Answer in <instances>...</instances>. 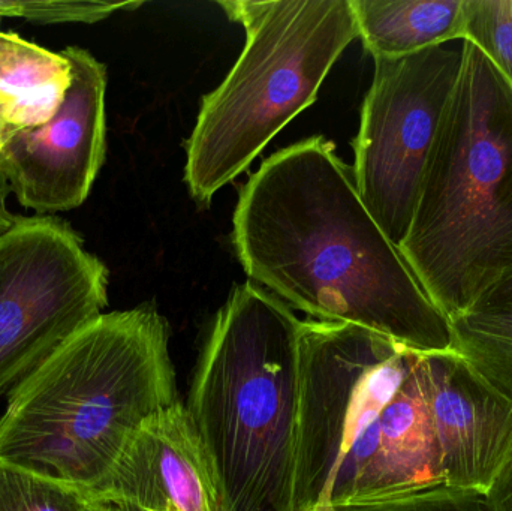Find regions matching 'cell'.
<instances>
[{
    "instance_id": "cell-1",
    "label": "cell",
    "mask_w": 512,
    "mask_h": 511,
    "mask_svg": "<svg viewBox=\"0 0 512 511\" xmlns=\"http://www.w3.org/2000/svg\"><path fill=\"white\" fill-rule=\"evenodd\" d=\"M233 240L252 281L315 320L354 324L418 353L454 351L451 321L324 137L262 162L240 191Z\"/></svg>"
},
{
    "instance_id": "cell-2",
    "label": "cell",
    "mask_w": 512,
    "mask_h": 511,
    "mask_svg": "<svg viewBox=\"0 0 512 511\" xmlns=\"http://www.w3.org/2000/svg\"><path fill=\"white\" fill-rule=\"evenodd\" d=\"M177 402L155 303L102 314L8 393L0 465L95 497L143 423Z\"/></svg>"
},
{
    "instance_id": "cell-3",
    "label": "cell",
    "mask_w": 512,
    "mask_h": 511,
    "mask_svg": "<svg viewBox=\"0 0 512 511\" xmlns=\"http://www.w3.org/2000/svg\"><path fill=\"white\" fill-rule=\"evenodd\" d=\"M399 251L450 321L512 275V90L472 42Z\"/></svg>"
},
{
    "instance_id": "cell-4",
    "label": "cell",
    "mask_w": 512,
    "mask_h": 511,
    "mask_svg": "<svg viewBox=\"0 0 512 511\" xmlns=\"http://www.w3.org/2000/svg\"><path fill=\"white\" fill-rule=\"evenodd\" d=\"M301 324L254 281L216 315L185 407L219 511H292Z\"/></svg>"
},
{
    "instance_id": "cell-5",
    "label": "cell",
    "mask_w": 512,
    "mask_h": 511,
    "mask_svg": "<svg viewBox=\"0 0 512 511\" xmlns=\"http://www.w3.org/2000/svg\"><path fill=\"white\" fill-rule=\"evenodd\" d=\"M219 5L245 27L248 41L224 83L204 96L188 141L185 180L203 204L316 101L331 66L358 38L349 0Z\"/></svg>"
},
{
    "instance_id": "cell-6",
    "label": "cell",
    "mask_w": 512,
    "mask_h": 511,
    "mask_svg": "<svg viewBox=\"0 0 512 511\" xmlns=\"http://www.w3.org/2000/svg\"><path fill=\"white\" fill-rule=\"evenodd\" d=\"M415 353L354 324L303 321L292 511L357 503L378 453L382 411Z\"/></svg>"
},
{
    "instance_id": "cell-7",
    "label": "cell",
    "mask_w": 512,
    "mask_h": 511,
    "mask_svg": "<svg viewBox=\"0 0 512 511\" xmlns=\"http://www.w3.org/2000/svg\"><path fill=\"white\" fill-rule=\"evenodd\" d=\"M460 71L462 48L445 45L375 59L352 171L364 206L396 248L411 228Z\"/></svg>"
},
{
    "instance_id": "cell-8",
    "label": "cell",
    "mask_w": 512,
    "mask_h": 511,
    "mask_svg": "<svg viewBox=\"0 0 512 511\" xmlns=\"http://www.w3.org/2000/svg\"><path fill=\"white\" fill-rule=\"evenodd\" d=\"M108 269L60 219L17 218L0 233V396L108 305Z\"/></svg>"
},
{
    "instance_id": "cell-9",
    "label": "cell",
    "mask_w": 512,
    "mask_h": 511,
    "mask_svg": "<svg viewBox=\"0 0 512 511\" xmlns=\"http://www.w3.org/2000/svg\"><path fill=\"white\" fill-rule=\"evenodd\" d=\"M72 80L48 122L15 132L0 152V168L26 209L65 212L81 206L105 158L107 69L89 51H62Z\"/></svg>"
},
{
    "instance_id": "cell-10",
    "label": "cell",
    "mask_w": 512,
    "mask_h": 511,
    "mask_svg": "<svg viewBox=\"0 0 512 511\" xmlns=\"http://www.w3.org/2000/svg\"><path fill=\"white\" fill-rule=\"evenodd\" d=\"M445 485L486 494L512 459V401L456 351L418 354Z\"/></svg>"
},
{
    "instance_id": "cell-11",
    "label": "cell",
    "mask_w": 512,
    "mask_h": 511,
    "mask_svg": "<svg viewBox=\"0 0 512 511\" xmlns=\"http://www.w3.org/2000/svg\"><path fill=\"white\" fill-rule=\"evenodd\" d=\"M95 498L143 511H219L209 458L182 402L143 423Z\"/></svg>"
},
{
    "instance_id": "cell-12",
    "label": "cell",
    "mask_w": 512,
    "mask_h": 511,
    "mask_svg": "<svg viewBox=\"0 0 512 511\" xmlns=\"http://www.w3.org/2000/svg\"><path fill=\"white\" fill-rule=\"evenodd\" d=\"M418 354L382 411L378 453L357 503L445 485L432 417L415 371Z\"/></svg>"
},
{
    "instance_id": "cell-13",
    "label": "cell",
    "mask_w": 512,
    "mask_h": 511,
    "mask_svg": "<svg viewBox=\"0 0 512 511\" xmlns=\"http://www.w3.org/2000/svg\"><path fill=\"white\" fill-rule=\"evenodd\" d=\"M373 59L400 57L465 38L466 0H349Z\"/></svg>"
},
{
    "instance_id": "cell-14",
    "label": "cell",
    "mask_w": 512,
    "mask_h": 511,
    "mask_svg": "<svg viewBox=\"0 0 512 511\" xmlns=\"http://www.w3.org/2000/svg\"><path fill=\"white\" fill-rule=\"evenodd\" d=\"M71 65L17 33L0 32V96L12 132L48 122L71 84Z\"/></svg>"
},
{
    "instance_id": "cell-15",
    "label": "cell",
    "mask_w": 512,
    "mask_h": 511,
    "mask_svg": "<svg viewBox=\"0 0 512 511\" xmlns=\"http://www.w3.org/2000/svg\"><path fill=\"white\" fill-rule=\"evenodd\" d=\"M454 351L512 401V275L451 321Z\"/></svg>"
},
{
    "instance_id": "cell-16",
    "label": "cell",
    "mask_w": 512,
    "mask_h": 511,
    "mask_svg": "<svg viewBox=\"0 0 512 511\" xmlns=\"http://www.w3.org/2000/svg\"><path fill=\"white\" fill-rule=\"evenodd\" d=\"M89 492L0 465V511H86Z\"/></svg>"
},
{
    "instance_id": "cell-17",
    "label": "cell",
    "mask_w": 512,
    "mask_h": 511,
    "mask_svg": "<svg viewBox=\"0 0 512 511\" xmlns=\"http://www.w3.org/2000/svg\"><path fill=\"white\" fill-rule=\"evenodd\" d=\"M463 41L472 42L512 90V0H466Z\"/></svg>"
},
{
    "instance_id": "cell-18",
    "label": "cell",
    "mask_w": 512,
    "mask_h": 511,
    "mask_svg": "<svg viewBox=\"0 0 512 511\" xmlns=\"http://www.w3.org/2000/svg\"><path fill=\"white\" fill-rule=\"evenodd\" d=\"M330 511H489V507L481 492L436 485L381 500L345 504Z\"/></svg>"
},
{
    "instance_id": "cell-19",
    "label": "cell",
    "mask_w": 512,
    "mask_h": 511,
    "mask_svg": "<svg viewBox=\"0 0 512 511\" xmlns=\"http://www.w3.org/2000/svg\"><path fill=\"white\" fill-rule=\"evenodd\" d=\"M141 2H83V0H0V17H20L42 24L96 23L119 9Z\"/></svg>"
},
{
    "instance_id": "cell-20",
    "label": "cell",
    "mask_w": 512,
    "mask_h": 511,
    "mask_svg": "<svg viewBox=\"0 0 512 511\" xmlns=\"http://www.w3.org/2000/svg\"><path fill=\"white\" fill-rule=\"evenodd\" d=\"M484 495L489 511H512V459Z\"/></svg>"
},
{
    "instance_id": "cell-21",
    "label": "cell",
    "mask_w": 512,
    "mask_h": 511,
    "mask_svg": "<svg viewBox=\"0 0 512 511\" xmlns=\"http://www.w3.org/2000/svg\"><path fill=\"white\" fill-rule=\"evenodd\" d=\"M9 194H11V188H9L8 180H6L5 174L0 168V233L9 230L17 221V216L12 215L6 207Z\"/></svg>"
},
{
    "instance_id": "cell-22",
    "label": "cell",
    "mask_w": 512,
    "mask_h": 511,
    "mask_svg": "<svg viewBox=\"0 0 512 511\" xmlns=\"http://www.w3.org/2000/svg\"><path fill=\"white\" fill-rule=\"evenodd\" d=\"M14 135L11 126H9L8 117H6V101L0 96V152L6 141Z\"/></svg>"
},
{
    "instance_id": "cell-23",
    "label": "cell",
    "mask_w": 512,
    "mask_h": 511,
    "mask_svg": "<svg viewBox=\"0 0 512 511\" xmlns=\"http://www.w3.org/2000/svg\"><path fill=\"white\" fill-rule=\"evenodd\" d=\"M86 511H120L117 509L114 504L107 503V501H99L95 500L92 503V506L89 507Z\"/></svg>"
},
{
    "instance_id": "cell-24",
    "label": "cell",
    "mask_w": 512,
    "mask_h": 511,
    "mask_svg": "<svg viewBox=\"0 0 512 511\" xmlns=\"http://www.w3.org/2000/svg\"><path fill=\"white\" fill-rule=\"evenodd\" d=\"M116 507L120 511H143V510L134 509V507H128V506H116Z\"/></svg>"
},
{
    "instance_id": "cell-25",
    "label": "cell",
    "mask_w": 512,
    "mask_h": 511,
    "mask_svg": "<svg viewBox=\"0 0 512 511\" xmlns=\"http://www.w3.org/2000/svg\"><path fill=\"white\" fill-rule=\"evenodd\" d=\"M167 511H179V510L174 509L173 506H167Z\"/></svg>"
},
{
    "instance_id": "cell-26",
    "label": "cell",
    "mask_w": 512,
    "mask_h": 511,
    "mask_svg": "<svg viewBox=\"0 0 512 511\" xmlns=\"http://www.w3.org/2000/svg\"><path fill=\"white\" fill-rule=\"evenodd\" d=\"M0 20H2V17H0Z\"/></svg>"
}]
</instances>
